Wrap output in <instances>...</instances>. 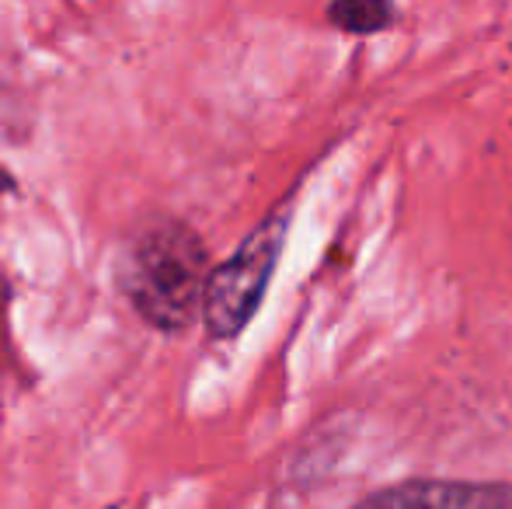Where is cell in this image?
<instances>
[{
  "instance_id": "obj_4",
  "label": "cell",
  "mask_w": 512,
  "mask_h": 509,
  "mask_svg": "<svg viewBox=\"0 0 512 509\" xmlns=\"http://www.w3.org/2000/svg\"><path fill=\"white\" fill-rule=\"evenodd\" d=\"M328 25L345 35H380L398 25V4L394 0H331Z\"/></svg>"
},
{
  "instance_id": "obj_2",
  "label": "cell",
  "mask_w": 512,
  "mask_h": 509,
  "mask_svg": "<svg viewBox=\"0 0 512 509\" xmlns=\"http://www.w3.org/2000/svg\"><path fill=\"white\" fill-rule=\"evenodd\" d=\"M286 234H290V210H279L265 217L227 262L209 269L199 311L213 339H237L255 318L272 272L283 258Z\"/></svg>"
},
{
  "instance_id": "obj_3",
  "label": "cell",
  "mask_w": 512,
  "mask_h": 509,
  "mask_svg": "<svg viewBox=\"0 0 512 509\" xmlns=\"http://www.w3.org/2000/svg\"><path fill=\"white\" fill-rule=\"evenodd\" d=\"M352 509H512V482L411 478L370 492Z\"/></svg>"
},
{
  "instance_id": "obj_5",
  "label": "cell",
  "mask_w": 512,
  "mask_h": 509,
  "mask_svg": "<svg viewBox=\"0 0 512 509\" xmlns=\"http://www.w3.org/2000/svg\"><path fill=\"white\" fill-rule=\"evenodd\" d=\"M7 189H14V178L11 175H7V171L4 168H0V196H4V192Z\"/></svg>"
},
{
  "instance_id": "obj_1",
  "label": "cell",
  "mask_w": 512,
  "mask_h": 509,
  "mask_svg": "<svg viewBox=\"0 0 512 509\" xmlns=\"http://www.w3.org/2000/svg\"><path fill=\"white\" fill-rule=\"evenodd\" d=\"M209 279L206 245L192 227L157 220L126 245L119 286L129 304L161 332H182L203 307Z\"/></svg>"
}]
</instances>
